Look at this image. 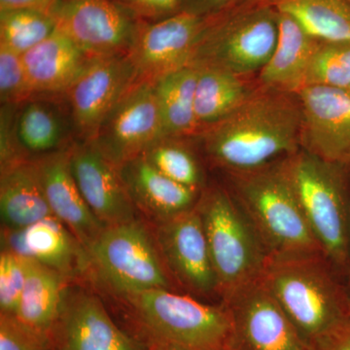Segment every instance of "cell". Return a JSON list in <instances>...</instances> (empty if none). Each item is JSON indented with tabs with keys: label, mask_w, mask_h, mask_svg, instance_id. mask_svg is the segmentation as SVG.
Returning <instances> with one entry per match:
<instances>
[{
	"label": "cell",
	"mask_w": 350,
	"mask_h": 350,
	"mask_svg": "<svg viewBox=\"0 0 350 350\" xmlns=\"http://www.w3.org/2000/svg\"><path fill=\"white\" fill-rule=\"evenodd\" d=\"M320 41H350V0H271Z\"/></svg>",
	"instance_id": "obj_28"
},
{
	"label": "cell",
	"mask_w": 350,
	"mask_h": 350,
	"mask_svg": "<svg viewBox=\"0 0 350 350\" xmlns=\"http://www.w3.org/2000/svg\"><path fill=\"white\" fill-rule=\"evenodd\" d=\"M301 108L298 94L261 86L229 116L200 133L215 165L247 172L301 148Z\"/></svg>",
	"instance_id": "obj_1"
},
{
	"label": "cell",
	"mask_w": 350,
	"mask_h": 350,
	"mask_svg": "<svg viewBox=\"0 0 350 350\" xmlns=\"http://www.w3.org/2000/svg\"><path fill=\"white\" fill-rule=\"evenodd\" d=\"M198 69L196 117L200 133L231 115L250 96L244 78L227 69L204 66Z\"/></svg>",
	"instance_id": "obj_27"
},
{
	"label": "cell",
	"mask_w": 350,
	"mask_h": 350,
	"mask_svg": "<svg viewBox=\"0 0 350 350\" xmlns=\"http://www.w3.org/2000/svg\"><path fill=\"white\" fill-rule=\"evenodd\" d=\"M50 14L92 59L128 56L142 22L116 0H57Z\"/></svg>",
	"instance_id": "obj_9"
},
{
	"label": "cell",
	"mask_w": 350,
	"mask_h": 350,
	"mask_svg": "<svg viewBox=\"0 0 350 350\" xmlns=\"http://www.w3.org/2000/svg\"><path fill=\"white\" fill-rule=\"evenodd\" d=\"M0 350H50L49 337L25 325L15 315L1 313Z\"/></svg>",
	"instance_id": "obj_34"
},
{
	"label": "cell",
	"mask_w": 350,
	"mask_h": 350,
	"mask_svg": "<svg viewBox=\"0 0 350 350\" xmlns=\"http://www.w3.org/2000/svg\"><path fill=\"white\" fill-rule=\"evenodd\" d=\"M2 229V250L36 260L66 280L81 273L89 257L75 234L54 216L25 229Z\"/></svg>",
	"instance_id": "obj_18"
},
{
	"label": "cell",
	"mask_w": 350,
	"mask_h": 350,
	"mask_svg": "<svg viewBox=\"0 0 350 350\" xmlns=\"http://www.w3.org/2000/svg\"><path fill=\"white\" fill-rule=\"evenodd\" d=\"M278 43L259 72V85L297 94L305 87L306 71L320 40L286 14L278 12Z\"/></svg>",
	"instance_id": "obj_23"
},
{
	"label": "cell",
	"mask_w": 350,
	"mask_h": 350,
	"mask_svg": "<svg viewBox=\"0 0 350 350\" xmlns=\"http://www.w3.org/2000/svg\"><path fill=\"white\" fill-rule=\"evenodd\" d=\"M27 278V258L8 250L0 254V308L15 315Z\"/></svg>",
	"instance_id": "obj_32"
},
{
	"label": "cell",
	"mask_w": 350,
	"mask_h": 350,
	"mask_svg": "<svg viewBox=\"0 0 350 350\" xmlns=\"http://www.w3.org/2000/svg\"><path fill=\"white\" fill-rule=\"evenodd\" d=\"M306 222L327 261L338 273H350V208L345 167L304 149L282 158Z\"/></svg>",
	"instance_id": "obj_4"
},
{
	"label": "cell",
	"mask_w": 350,
	"mask_h": 350,
	"mask_svg": "<svg viewBox=\"0 0 350 350\" xmlns=\"http://www.w3.org/2000/svg\"><path fill=\"white\" fill-rule=\"evenodd\" d=\"M156 225L154 237L172 280L195 294L218 293L206 232L197 206Z\"/></svg>",
	"instance_id": "obj_14"
},
{
	"label": "cell",
	"mask_w": 350,
	"mask_h": 350,
	"mask_svg": "<svg viewBox=\"0 0 350 350\" xmlns=\"http://www.w3.org/2000/svg\"><path fill=\"white\" fill-rule=\"evenodd\" d=\"M71 145L31 160L53 215L68 227L89 252L107 226L92 213L76 184L71 170Z\"/></svg>",
	"instance_id": "obj_17"
},
{
	"label": "cell",
	"mask_w": 350,
	"mask_h": 350,
	"mask_svg": "<svg viewBox=\"0 0 350 350\" xmlns=\"http://www.w3.org/2000/svg\"><path fill=\"white\" fill-rule=\"evenodd\" d=\"M349 298H350V292H349Z\"/></svg>",
	"instance_id": "obj_43"
},
{
	"label": "cell",
	"mask_w": 350,
	"mask_h": 350,
	"mask_svg": "<svg viewBox=\"0 0 350 350\" xmlns=\"http://www.w3.org/2000/svg\"><path fill=\"white\" fill-rule=\"evenodd\" d=\"M59 322L62 350H142L112 321L100 299L86 291L66 293Z\"/></svg>",
	"instance_id": "obj_19"
},
{
	"label": "cell",
	"mask_w": 350,
	"mask_h": 350,
	"mask_svg": "<svg viewBox=\"0 0 350 350\" xmlns=\"http://www.w3.org/2000/svg\"><path fill=\"white\" fill-rule=\"evenodd\" d=\"M308 86L349 89L350 41H320L306 71Z\"/></svg>",
	"instance_id": "obj_31"
},
{
	"label": "cell",
	"mask_w": 350,
	"mask_h": 350,
	"mask_svg": "<svg viewBox=\"0 0 350 350\" xmlns=\"http://www.w3.org/2000/svg\"><path fill=\"white\" fill-rule=\"evenodd\" d=\"M271 0H234L230 9L245 8V7L258 5V4L268 3ZM227 11V10H226Z\"/></svg>",
	"instance_id": "obj_39"
},
{
	"label": "cell",
	"mask_w": 350,
	"mask_h": 350,
	"mask_svg": "<svg viewBox=\"0 0 350 350\" xmlns=\"http://www.w3.org/2000/svg\"><path fill=\"white\" fill-rule=\"evenodd\" d=\"M57 0H0V11L36 10L50 13Z\"/></svg>",
	"instance_id": "obj_38"
},
{
	"label": "cell",
	"mask_w": 350,
	"mask_h": 350,
	"mask_svg": "<svg viewBox=\"0 0 350 350\" xmlns=\"http://www.w3.org/2000/svg\"><path fill=\"white\" fill-rule=\"evenodd\" d=\"M73 176L83 199L107 227L137 220V207L115 165L93 142H77L70 147Z\"/></svg>",
	"instance_id": "obj_16"
},
{
	"label": "cell",
	"mask_w": 350,
	"mask_h": 350,
	"mask_svg": "<svg viewBox=\"0 0 350 350\" xmlns=\"http://www.w3.org/2000/svg\"><path fill=\"white\" fill-rule=\"evenodd\" d=\"M66 278L27 258V278L15 317L34 330L48 334L61 317Z\"/></svg>",
	"instance_id": "obj_25"
},
{
	"label": "cell",
	"mask_w": 350,
	"mask_h": 350,
	"mask_svg": "<svg viewBox=\"0 0 350 350\" xmlns=\"http://www.w3.org/2000/svg\"><path fill=\"white\" fill-rule=\"evenodd\" d=\"M163 135L153 84L137 82L108 114L92 142L116 165L142 155Z\"/></svg>",
	"instance_id": "obj_11"
},
{
	"label": "cell",
	"mask_w": 350,
	"mask_h": 350,
	"mask_svg": "<svg viewBox=\"0 0 350 350\" xmlns=\"http://www.w3.org/2000/svg\"><path fill=\"white\" fill-rule=\"evenodd\" d=\"M156 344L183 350H236L229 308L206 305L170 289L122 294Z\"/></svg>",
	"instance_id": "obj_6"
},
{
	"label": "cell",
	"mask_w": 350,
	"mask_h": 350,
	"mask_svg": "<svg viewBox=\"0 0 350 350\" xmlns=\"http://www.w3.org/2000/svg\"><path fill=\"white\" fill-rule=\"evenodd\" d=\"M57 29L50 13L36 10L0 11V46L23 56Z\"/></svg>",
	"instance_id": "obj_30"
},
{
	"label": "cell",
	"mask_w": 350,
	"mask_h": 350,
	"mask_svg": "<svg viewBox=\"0 0 350 350\" xmlns=\"http://www.w3.org/2000/svg\"><path fill=\"white\" fill-rule=\"evenodd\" d=\"M234 0H182V11L202 16L213 17L231 7Z\"/></svg>",
	"instance_id": "obj_36"
},
{
	"label": "cell",
	"mask_w": 350,
	"mask_h": 350,
	"mask_svg": "<svg viewBox=\"0 0 350 350\" xmlns=\"http://www.w3.org/2000/svg\"><path fill=\"white\" fill-rule=\"evenodd\" d=\"M119 170L137 209L155 223L191 211L199 202L202 190L172 180L142 155L122 163Z\"/></svg>",
	"instance_id": "obj_20"
},
{
	"label": "cell",
	"mask_w": 350,
	"mask_h": 350,
	"mask_svg": "<svg viewBox=\"0 0 350 350\" xmlns=\"http://www.w3.org/2000/svg\"><path fill=\"white\" fill-rule=\"evenodd\" d=\"M223 303L232 313L236 350H308L262 278Z\"/></svg>",
	"instance_id": "obj_13"
},
{
	"label": "cell",
	"mask_w": 350,
	"mask_h": 350,
	"mask_svg": "<svg viewBox=\"0 0 350 350\" xmlns=\"http://www.w3.org/2000/svg\"><path fill=\"white\" fill-rule=\"evenodd\" d=\"M145 22L165 19L181 12L182 0H116Z\"/></svg>",
	"instance_id": "obj_35"
},
{
	"label": "cell",
	"mask_w": 350,
	"mask_h": 350,
	"mask_svg": "<svg viewBox=\"0 0 350 350\" xmlns=\"http://www.w3.org/2000/svg\"><path fill=\"white\" fill-rule=\"evenodd\" d=\"M308 350H350V320Z\"/></svg>",
	"instance_id": "obj_37"
},
{
	"label": "cell",
	"mask_w": 350,
	"mask_h": 350,
	"mask_svg": "<svg viewBox=\"0 0 350 350\" xmlns=\"http://www.w3.org/2000/svg\"><path fill=\"white\" fill-rule=\"evenodd\" d=\"M189 137H165L142 154L161 174L182 185L202 190L204 172L194 152L186 144Z\"/></svg>",
	"instance_id": "obj_29"
},
{
	"label": "cell",
	"mask_w": 350,
	"mask_h": 350,
	"mask_svg": "<svg viewBox=\"0 0 350 350\" xmlns=\"http://www.w3.org/2000/svg\"><path fill=\"white\" fill-rule=\"evenodd\" d=\"M208 19L181 11L154 22L142 21L128 55L137 82L154 83L187 66Z\"/></svg>",
	"instance_id": "obj_12"
},
{
	"label": "cell",
	"mask_w": 350,
	"mask_h": 350,
	"mask_svg": "<svg viewBox=\"0 0 350 350\" xmlns=\"http://www.w3.org/2000/svg\"><path fill=\"white\" fill-rule=\"evenodd\" d=\"M347 91H349L350 93V86H349V89H347Z\"/></svg>",
	"instance_id": "obj_41"
},
{
	"label": "cell",
	"mask_w": 350,
	"mask_h": 350,
	"mask_svg": "<svg viewBox=\"0 0 350 350\" xmlns=\"http://www.w3.org/2000/svg\"><path fill=\"white\" fill-rule=\"evenodd\" d=\"M14 130L18 146L27 159L68 148L75 142L63 96H33L21 103Z\"/></svg>",
	"instance_id": "obj_21"
},
{
	"label": "cell",
	"mask_w": 350,
	"mask_h": 350,
	"mask_svg": "<svg viewBox=\"0 0 350 350\" xmlns=\"http://www.w3.org/2000/svg\"><path fill=\"white\" fill-rule=\"evenodd\" d=\"M349 208H350V197H349Z\"/></svg>",
	"instance_id": "obj_42"
},
{
	"label": "cell",
	"mask_w": 350,
	"mask_h": 350,
	"mask_svg": "<svg viewBox=\"0 0 350 350\" xmlns=\"http://www.w3.org/2000/svg\"><path fill=\"white\" fill-rule=\"evenodd\" d=\"M297 94L301 108V148L326 162L349 165V92L308 86Z\"/></svg>",
	"instance_id": "obj_15"
},
{
	"label": "cell",
	"mask_w": 350,
	"mask_h": 350,
	"mask_svg": "<svg viewBox=\"0 0 350 350\" xmlns=\"http://www.w3.org/2000/svg\"><path fill=\"white\" fill-rule=\"evenodd\" d=\"M135 83L137 75L129 56L101 57L88 64L63 96L75 140L92 142Z\"/></svg>",
	"instance_id": "obj_10"
},
{
	"label": "cell",
	"mask_w": 350,
	"mask_h": 350,
	"mask_svg": "<svg viewBox=\"0 0 350 350\" xmlns=\"http://www.w3.org/2000/svg\"><path fill=\"white\" fill-rule=\"evenodd\" d=\"M230 176L232 196L269 257L323 255L306 222L282 158L258 169L231 172Z\"/></svg>",
	"instance_id": "obj_3"
},
{
	"label": "cell",
	"mask_w": 350,
	"mask_h": 350,
	"mask_svg": "<svg viewBox=\"0 0 350 350\" xmlns=\"http://www.w3.org/2000/svg\"><path fill=\"white\" fill-rule=\"evenodd\" d=\"M278 12L264 3L209 17L188 66H211L245 77L262 70L278 43Z\"/></svg>",
	"instance_id": "obj_7"
},
{
	"label": "cell",
	"mask_w": 350,
	"mask_h": 350,
	"mask_svg": "<svg viewBox=\"0 0 350 350\" xmlns=\"http://www.w3.org/2000/svg\"><path fill=\"white\" fill-rule=\"evenodd\" d=\"M88 254L120 294L174 287L155 237L139 221L108 226Z\"/></svg>",
	"instance_id": "obj_8"
},
{
	"label": "cell",
	"mask_w": 350,
	"mask_h": 350,
	"mask_svg": "<svg viewBox=\"0 0 350 350\" xmlns=\"http://www.w3.org/2000/svg\"><path fill=\"white\" fill-rule=\"evenodd\" d=\"M32 96L22 56L0 46V100L1 105H19Z\"/></svg>",
	"instance_id": "obj_33"
},
{
	"label": "cell",
	"mask_w": 350,
	"mask_h": 350,
	"mask_svg": "<svg viewBox=\"0 0 350 350\" xmlns=\"http://www.w3.org/2000/svg\"><path fill=\"white\" fill-rule=\"evenodd\" d=\"M323 255L269 257L262 275L310 349L350 320V298Z\"/></svg>",
	"instance_id": "obj_2"
},
{
	"label": "cell",
	"mask_w": 350,
	"mask_h": 350,
	"mask_svg": "<svg viewBox=\"0 0 350 350\" xmlns=\"http://www.w3.org/2000/svg\"><path fill=\"white\" fill-rule=\"evenodd\" d=\"M22 59L32 96H63L94 59L56 29Z\"/></svg>",
	"instance_id": "obj_22"
},
{
	"label": "cell",
	"mask_w": 350,
	"mask_h": 350,
	"mask_svg": "<svg viewBox=\"0 0 350 350\" xmlns=\"http://www.w3.org/2000/svg\"><path fill=\"white\" fill-rule=\"evenodd\" d=\"M198 69L184 66L152 83L162 116L165 137H199L195 98Z\"/></svg>",
	"instance_id": "obj_26"
},
{
	"label": "cell",
	"mask_w": 350,
	"mask_h": 350,
	"mask_svg": "<svg viewBox=\"0 0 350 350\" xmlns=\"http://www.w3.org/2000/svg\"><path fill=\"white\" fill-rule=\"evenodd\" d=\"M0 214L2 228L9 230L25 229L54 216L31 159H25L1 170Z\"/></svg>",
	"instance_id": "obj_24"
},
{
	"label": "cell",
	"mask_w": 350,
	"mask_h": 350,
	"mask_svg": "<svg viewBox=\"0 0 350 350\" xmlns=\"http://www.w3.org/2000/svg\"><path fill=\"white\" fill-rule=\"evenodd\" d=\"M196 206L206 232L218 294L226 301L262 278L269 254L234 196L224 188L202 189Z\"/></svg>",
	"instance_id": "obj_5"
},
{
	"label": "cell",
	"mask_w": 350,
	"mask_h": 350,
	"mask_svg": "<svg viewBox=\"0 0 350 350\" xmlns=\"http://www.w3.org/2000/svg\"><path fill=\"white\" fill-rule=\"evenodd\" d=\"M153 350H183V349H176V347H167V345L156 344L155 349H154Z\"/></svg>",
	"instance_id": "obj_40"
}]
</instances>
